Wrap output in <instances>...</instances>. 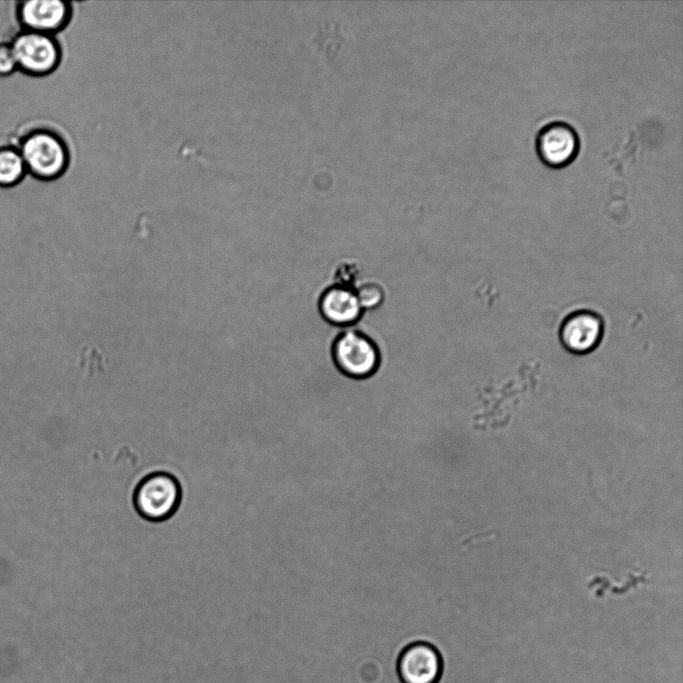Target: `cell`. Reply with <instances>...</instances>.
<instances>
[{"label":"cell","mask_w":683,"mask_h":683,"mask_svg":"<svg viewBox=\"0 0 683 683\" xmlns=\"http://www.w3.org/2000/svg\"><path fill=\"white\" fill-rule=\"evenodd\" d=\"M26 171L42 181L61 177L70 164V151L64 138L49 128H36L26 133L17 146Z\"/></svg>","instance_id":"cell-1"},{"label":"cell","mask_w":683,"mask_h":683,"mask_svg":"<svg viewBox=\"0 0 683 683\" xmlns=\"http://www.w3.org/2000/svg\"><path fill=\"white\" fill-rule=\"evenodd\" d=\"M182 488L171 473L156 471L144 476L136 485L133 505L140 517L150 522H163L178 510Z\"/></svg>","instance_id":"cell-2"},{"label":"cell","mask_w":683,"mask_h":683,"mask_svg":"<svg viewBox=\"0 0 683 683\" xmlns=\"http://www.w3.org/2000/svg\"><path fill=\"white\" fill-rule=\"evenodd\" d=\"M17 70L31 76L54 72L62 57L61 47L52 35L23 30L10 42Z\"/></svg>","instance_id":"cell-3"},{"label":"cell","mask_w":683,"mask_h":683,"mask_svg":"<svg viewBox=\"0 0 683 683\" xmlns=\"http://www.w3.org/2000/svg\"><path fill=\"white\" fill-rule=\"evenodd\" d=\"M332 356L343 374L358 379L375 373L380 361L375 343L356 330H347L336 338Z\"/></svg>","instance_id":"cell-4"},{"label":"cell","mask_w":683,"mask_h":683,"mask_svg":"<svg viewBox=\"0 0 683 683\" xmlns=\"http://www.w3.org/2000/svg\"><path fill=\"white\" fill-rule=\"evenodd\" d=\"M580 138L573 126L565 121L543 125L535 137V150L540 161L554 169L569 165L578 155Z\"/></svg>","instance_id":"cell-5"},{"label":"cell","mask_w":683,"mask_h":683,"mask_svg":"<svg viewBox=\"0 0 683 683\" xmlns=\"http://www.w3.org/2000/svg\"><path fill=\"white\" fill-rule=\"evenodd\" d=\"M73 15L72 4L61 0H28L18 4L23 30L52 35L65 29Z\"/></svg>","instance_id":"cell-6"},{"label":"cell","mask_w":683,"mask_h":683,"mask_svg":"<svg viewBox=\"0 0 683 683\" xmlns=\"http://www.w3.org/2000/svg\"><path fill=\"white\" fill-rule=\"evenodd\" d=\"M604 321L591 310H578L564 318L559 329V339L568 352L584 355L594 351L602 341Z\"/></svg>","instance_id":"cell-7"},{"label":"cell","mask_w":683,"mask_h":683,"mask_svg":"<svg viewBox=\"0 0 683 683\" xmlns=\"http://www.w3.org/2000/svg\"><path fill=\"white\" fill-rule=\"evenodd\" d=\"M443 669L439 651L430 643L417 641L406 646L398 659L402 683H437Z\"/></svg>","instance_id":"cell-8"},{"label":"cell","mask_w":683,"mask_h":683,"mask_svg":"<svg viewBox=\"0 0 683 683\" xmlns=\"http://www.w3.org/2000/svg\"><path fill=\"white\" fill-rule=\"evenodd\" d=\"M319 309L325 320L340 326L354 323L362 313V307L352 288L337 284L323 292Z\"/></svg>","instance_id":"cell-9"},{"label":"cell","mask_w":683,"mask_h":683,"mask_svg":"<svg viewBox=\"0 0 683 683\" xmlns=\"http://www.w3.org/2000/svg\"><path fill=\"white\" fill-rule=\"evenodd\" d=\"M26 173L18 147H0V187H11L20 183Z\"/></svg>","instance_id":"cell-10"},{"label":"cell","mask_w":683,"mask_h":683,"mask_svg":"<svg viewBox=\"0 0 683 683\" xmlns=\"http://www.w3.org/2000/svg\"><path fill=\"white\" fill-rule=\"evenodd\" d=\"M362 309H373L384 299L382 287L375 281H364L354 290Z\"/></svg>","instance_id":"cell-11"},{"label":"cell","mask_w":683,"mask_h":683,"mask_svg":"<svg viewBox=\"0 0 683 683\" xmlns=\"http://www.w3.org/2000/svg\"><path fill=\"white\" fill-rule=\"evenodd\" d=\"M17 70L10 43H0V76H8Z\"/></svg>","instance_id":"cell-12"},{"label":"cell","mask_w":683,"mask_h":683,"mask_svg":"<svg viewBox=\"0 0 683 683\" xmlns=\"http://www.w3.org/2000/svg\"><path fill=\"white\" fill-rule=\"evenodd\" d=\"M356 265L341 264L336 271L337 285L351 288L357 277Z\"/></svg>","instance_id":"cell-13"}]
</instances>
